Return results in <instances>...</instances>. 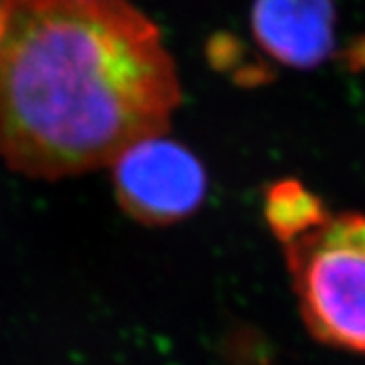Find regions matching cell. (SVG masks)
Masks as SVG:
<instances>
[{
  "label": "cell",
  "instance_id": "6da1fadb",
  "mask_svg": "<svg viewBox=\"0 0 365 365\" xmlns=\"http://www.w3.org/2000/svg\"><path fill=\"white\" fill-rule=\"evenodd\" d=\"M181 102L157 25L126 0H6L0 155L29 177L112 165Z\"/></svg>",
  "mask_w": 365,
  "mask_h": 365
},
{
  "label": "cell",
  "instance_id": "7a4b0ae2",
  "mask_svg": "<svg viewBox=\"0 0 365 365\" xmlns=\"http://www.w3.org/2000/svg\"><path fill=\"white\" fill-rule=\"evenodd\" d=\"M300 317L314 339L365 353V215L341 213L284 246Z\"/></svg>",
  "mask_w": 365,
  "mask_h": 365
},
{
  "label": "cell",
  "instance_id": "3957f363",
  "mask_svg": "<svg viewBox=\"0 0 365 365\" xmlns=\"http://www.w3.org/2000/svg\"><path fill=\"white\" fill-rule=\"evenodd\" d=\"M110 167L122 209L146 225L182 222L207 195L203 163L185 144L165 134L130 144Z\"/></svg>",
  "mask_w": 365,
  "mask_h": 365
},
{
  "label": "cell",
  "instance_id": "277c9868",
  "mask_svg": "<svg viewBox=\"0 0 365 365\" xmlns=\"http://www.w3.org/2000/svg\"><path fill=\"white\" fill-rule=\"evenodd\" d=\"M333 0H254L252 31L274 61L294 69L325 63L335 49Z\"/></svg>",
  "mask_w": 365,
  "mask_h": 365
},
{
  "label": "cell",
  "instance_id": "5b68a950",
  "mask_svg": "<svg viewBox=\"0 0 365 365\" xmlns=\"http://www.w3.org/2000/svg\"><path fill=\"white\" fill-rule=\"evenodd\" d=\"M264 215L280 244H290L331 220L321 197L297 179L272 182L264 195Z\"/></svg>",
  "mask_w": 365,
  "mask_h": 365
},
{
  "label": "cell",
  "instance_id": "8992f818",
  "mask_svg": "<svg viewBox=\"0 0 365 365\" xmlns=\"http://www.w3.org/2000/svg\"><path fill=\"white\" fill-rule=\"evenodd\" d=\"M4 9H6V0H0V25H2V16H4Z\"/></svg>",
  "mask_w": 365,
  "mask_h": 365
}]
</instances>
